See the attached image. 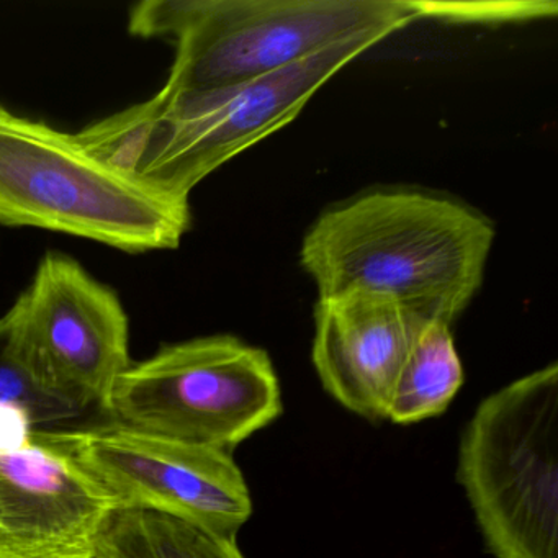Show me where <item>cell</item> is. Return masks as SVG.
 <instances>
[{
	"label": "cell",
	"mask_w": 558,
	"mask_h": 558,
	"mask_svg": "<svg viewBox=\"0 0 558 558\" xmlns=\"http://www.w3.org/2000/svg\"><path fill=\"white\" fill-rule=\"evenodd\" d=\"M0 223L146 253L178 247L192 217L189 202L143 187L76 135L0 106Z\"/></svg>",
	"instance_id": "obj_4"
},
{
	"label": "cell",
	"mask_w": 558,
	"mask_h": 558,
	"mask_svg": "<svg viewBox=\"0 0 558 558\" xmlns=\"http://www.w3.org/2000/svg\"><path fill=\"white\" fill-rule=\"evenodd\" d=\"M463 384L450 326L423 319L388 401L387 420L413 424L439 416Z\"/></svg>",
	"instance_id": "obj_11"
},
{
	"label": "cell",
	"mask_w": 558,
	"mask_h": 558,
	"mask_svg": "<svg viewBox=\"0 0 558 558\" xmlns=\"http://www.w3.org/2000/svg\"><path fill=\"white\" fill-rule=\"evenodd\" d=\"M32 434L73 459L119 508L161 512L228 541L253 514L246 480L228 450L113 421Z\"/></svg>",
	"instance_id": "obj_7"
},
{
	"label": "cell",
	"mask_w": 558,
	"mask_h": 558,
	"mask_svg": "<svg viewBox=\"0 0 558 558\" xmlns=\"http://www.w3.org/2000/svg\"><path fill=\"white\" fill-rule=\"evenodd\" d=\"M457 476L496 558H558L557 362L480 403Z\"/></svg>",
	"instance_id": "obj_5"
},
{
	"label": "cell",
	"mask_w": 558,
	"mask_h": 558,
	"mask_svg": "<svg viewBox=\"0 0 558 558\" xmlns=\"http://www.w3.org/2000/svg\"><path fill=\"white\" fill-rule=\"evenodd\" d=\"M495 241L465 205L417 192H375L326 211L300 251L319 299L378 293L414 318L452 325L482 286Z\"/></svg>",
	"instance_id": "obj_1"
},
{
	"label": "cell",
	"mask_w": 558,
	"mask_h": 558,
	"mask_svg": "<svg viewBox=\"0 0 558 558\" xmlns=\"http://www.w3.org/2000/svg\"><path fill=\"white\" fill-rule=\"evenodd\" d=\"M96 558H244L236 541L161 512L119 508L104 527Z\"/></svg>",
	"instance_id": "obj_12"
},
{
	"label": "cell",
	"mask_w": 558,
	"mask_h": 558,
	"mask_svg": "<svg viewBox=\"0 0 558 558\" xmlns=\"http://www.w3.org/2000/svg\"><path fill=\"white\" fill-rule=\"evenodd\" d=\"M12 310L45 381L106 416L113 385L132 365L129 318L117 293L73 257L48 253Z\"/></svg>",
	"instance_id": "obj_8"
},
{
	"label": "cell",
	"mask_w": 558,
	"mask_h": 558,
	"mask_svg": "<svg viewBox=\"0 0 558 558\" xmlns=\"http://www.w3.org/2000/svg\"><path fill=\"white\" fill-rule=\"evenodd\" d=\"M417 17L414 0H146L130 34L171 38L175 60L159 102L225 93L367 35L388 38Z\"/></svg>",
	"instance_id": "obj_2"
},
{
	"label": "cell",
	"mask_w": 558,
	"mask_h": 558,
	"mask_svg": "<svg viewBox=\"0 0 558 558\" xmlns=\"http://www.w3.org/2000/svg\"><path fill=\"white\" fill-rule=\"evenodd\" d=\"M282 410L269 354L218 335L166 345L130 365L113 385L106 416L143 433L230 452Z\"/></svg>",
	"instance_id": "obj_6"
},
{
	"label": "cell",
	"mask_w": 558,
	"mask_h": 558,
	"mask_svg": "<svg viewBox=\"0 0 558 558\" xmlns=\"http://www.w3.org/2000/svg\"><path fill=\"white\" fill-rule=\"evenodd\" d=\"M420 19H439L460 24H499L554 17L555 2H414Z\"/></svg>",
	"instance_id": "obj_14"
},
{
	"label": "cell",
	"mask_w": 558,
	"mask_h": 558,
	"mask_svg": "<svg viewBox=\"0 0 558 558\" xmlns=\"http://www.w3.org/2000/svg\"><path fill=\"white\" fill-rule=\"evenodd\" d=\"M421 322L388 296L365 290L318 299L313 364L325 390L359 416L387 420Z\"/></svg>",
	"instance_id": "obj_10"
},
{
	"label": "cell",
	"mask_w": 558,
	"mask_h": 558,
	"mask_svg": "<svg viewBox=\"0 0 558 558\" xmlns=\"http://www.w3.org/2000/svg\"><path fill=\"white\" fill-rule=\"evenodd\" d=\"M384 40L380 35L355 38L214 96L179 102L153 97L76 136L90 155L143 187L189 202L211 172L289 125L342 68Z\"/></svg>",
	"instance_id": "obj_3"
},
{
	"label": "cell",
	"mask_w": 558,
	"mask_h": 558,
	"mask_svg": "<svg viewBox=\"0 0 558 558\" xmlns=\"http://www.w3.org/2000/svg\"><path fill=\"white\" fill-rule=\"evenodd\" d=\"M0 408L22 411L34 433L86 426L93 424L84 421L87 414L97 413L45 381L25 349L12 308L0 318Z\"/></svg>",
	"instance_id": "obj_13"
},
{
	"label": "cell",
	"mask_w": 558,
	"mask_h": 558,
	"mask_svg": "<svg viewBox=\"0 0 558 558\" xmlns=\"http://www.w3.org/2000/svg\"><path fill=\"white\" fill-rule=\"evenodd\" d=\"M116 499L34 434L0 446V558H96Z\"/></svg>",
	"instance_id": "obj_9"
}]
</instances>
